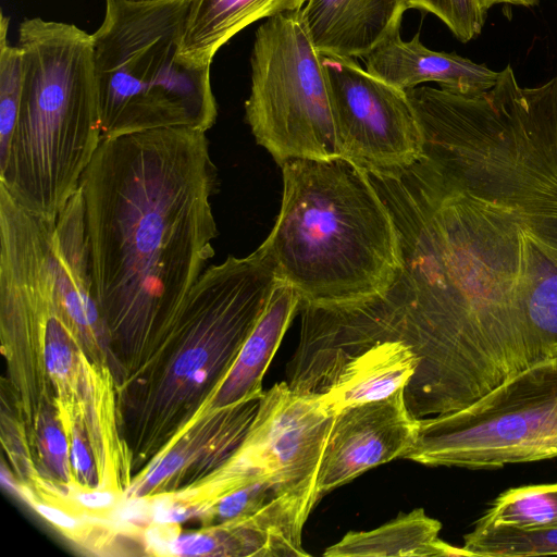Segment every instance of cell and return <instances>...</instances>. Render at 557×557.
<instances>
[{
    "label": "cell",
    "instance_id": "30bf717a",
    "mask_svg": "<svg viewBox=\"0 0 557 557\" xmlns=\"http://www.w3.org/2000/svg\"><path fill=\"white\" fill-rule=\"evenodd\" d=\"M408 0H307L301 17L322 55L366 58L399 33Z\"/></svg>",
    "mask_w": 557,
    "mask_h": 557
},
{
    "label": "cell",
    "instance_id": "cb8c5ba5",
    "mask_svg": "<svg viewBox=\"0 0 557 557\" xmlns=\"http://www.w3.org/2000/svg\"><path fill=\"white\" fill-rule=\"evenodd\" d=\"M69 462L77 476L85 482L91 481L92 460L83 438L77 433H74L71 438Z\"/></svg>",
    "mask_w": 557,
    "mask_h": 557
},
{
    "label": "cell",
    "instance_id": "d4e9b609",
    "mask_svg": "<svg viewBox=\"0 0 557 557\" xmlns=\"http://www.w3.org/2000/svg\"><path fill=\"white\" fill-rule=\"evenodd\" d=\"M150 512L156 523L176 524L190 518L193 509L161 500L152 505Z\"/></svg>",
    "mask_w": 557,
    "mask_h": 557
},
{
    "label": "cell",
    "instance_id": "d6986e66",
    "mask_svg": "<svg viewBox=\"0 0 557 557\" xmlns=\"http://www.w3.org/2000/svg\"><path fill=\"white\" fill-rule=\"evenodd\" d=\"M410 9L434 14L462 42L480 35L485 14L478 0H408Z\"/></svg>",
    "mask_w": 557,
    "mask_h": 557
},
{
    "label": "cell",
    "instance_id": "5b68a950",
    "mask_svg": "<svg viewBox=\"0 0 557 557\" xmlns=\"http://www.w3.org/2000/svg\"><path fill=\"white\" fill-rule=\"evenodd\" d=\"M189 0H107L91 35L101 139L157 128L209 131L218 117L210 65L180 58Z\"/></svg>",
    "mask_w": 557,
    "mask_h": 557
},
{
    "label": "cell",
    "instance_id": "4fadbf2b",
    "mask_svg": "<svg viewBox=\"0 0 557 557\" xmlns=\"http://www.w3.org/2000/svg\"><path fill=\"white\" fill-rule=\"evenodd\" d=\"M419 360L403 342L375 343L346 361L322 403L334 413L342 408L387 398L405 388Z\"/></svg>",
    "mask_w": 557,
    "mask_h": 557
},
{
    "label": "cell",
    "instance_id": "f546056e",
    "mask_svg": "<svg viewBox=\"0 0 557 557\" xmlns=\"http://www.w3.org/2000/svg\"><path fill=\"white\" fill-rule=\"evenodd\" d=\"M478 2L481 10L486 13L494 4L509 3L515 5L532 7L537 2V0H478Z\"/></svg>",
    "mask_w": 557,
    "mask_h": 557
},
{
    "label": "cell",
    "instance_id": "5bb4252c",
    "mask_svg": "<svg viewBox=\"0 0 557 557\" xmlns=\"http://www.w3.org/2000/svg\"><path fill=\"white\" fill-rule=\"evenodd\" d=\"M307 0H189L180 58L211 64L214 54L242 29L280 13L300 10Z\"/></svg>",
    "mask_w": 557,
    "mask_h": 557
},
{
    "label": "cell",
    "instance_id": "8992f818",
    "mask_svg": "<svg viewBox=\"0 0 557 557\" xmlns=\"http://www.w3.org/2000/svg\"><path fill=\"white\" fill-rule=\"evenodd\" d=\"M557 457V350L467 407L419 419L401 458L470 470Z\"/></svg>",
    "mask_w": 557,
    "mask_h": 557
},
{
    "label": "cell",
    "instance_id": "52a82bcc",
    "mask_svg": "<svg viewBox=\"0 0 557 557\" xmlns=\"http://www.w3.org/2000/svg\"><path fill=\"white\" fill-rule=\"evenodd\" d=\"M250 65L245 116L257 144L280 166L341 157L327 77L300 10L258 27Z\"/></svg>",
    "mask_w": 557,
    "mask_h": 557
},
{
    "label": "cell",
    "instance_id": "7a4b0ae2",
    "mask_svg": "<svg viewBox=\"0 0 557 557\" xmlns=\"http://www.w3.org/2000/svg\"><path fill=\"white\" fill-rule=\"evenodd\" d=\"M94 295L115 329L175 323L214 256L218 170L206 132L157 128L101 139L85 170Z\"/></svg>",
    "mask_w": 557,
    "mask_h": 557
},
{
    "label": "cell",
    "instance_id": "4dcf8cb0",
    "mask_svg": "<svg viewBox=\"0 0 557 557\" xmlns=\"http://www.w3.org/2000/svg\"><path fill=\"white\" fill-rule=\"evenodd\" d=\"M1 483L3 486L9 488L10 491L17 492V487H16L15 483L13 482L12 478H10V475L7 474L4 469L1 470Z\"/></svg>",
    "mask_w": 557,
    "mask_h": 557
},
{
    "label": "cell",
    "instance_id": "7402d4cb",
    "mask_svg": "<svg viewBox=\"0 0 557 557\" xmlns=\"http://www.w3.org/2000/svg\"><path fill=\"white\" fill-rule=\"evenodd\" d=\"M206 346L196 345L183 351L173 364V372L178 377L191 380V377L203 369L209 360Z\"/></svg>",
    "mask_w": 557,
    "mask_h": 557
},
{
    "label": "cell",
    "instance_id": "7c38bea8",
    "mask_svg": "<svg viewBox=\"0 0 557 557\" xmlns=\"http://www.w3.org/2000/svg\"><path fill=\"white\" fill-rule=\"evenodd\" d=\"M300 305L294 287L277 280L261 317L223 377L219 406L236 407L261 399L263 375Z\"/></svg>",
    "mask_w": 557,
    "mask_h": 557
},
{
    "label": "cell",
    "instance_id": "6da1fadb",
    "mask_svg": "<svg viewBox=\"0 0 557 557\" xmlns=\"http://www.w3.org/2000/svg\"><path fill=\"white\" fill-rule=\"evenodd\" d=\"M408 214L448 370L480 397L557 350V92L448 94Z\"/></svg>",
    "mask_w": 557,
    "mask_h": 557
},
{
    "label": "cell",
    "instance_id": "e0dca14e",
    "mask_svg": "<svg viewBox=\"0 0 557 557\" xmlns=\"http://www.w3.org/2000/svg\"><path fill=\"white\" fill-rule=\"evenodd\" d=\"M465 557H527L557 555V528L519 529L474 524L463 535Z\"/></svg>",
    "mask_w": 557,
    "mask_h": 557
},
{
    "label": "cell",
    "instance_id": "277c9868",
    "mask_svg": "<svg viewBox=\"0 0 557 557\" xmlns=\"http://www.w3.org/2000/svg\"><path fill=\"white\" fill-rule=\"evenodd\" d=\"M23 88L0 156V185L25 210L55 220L101 141L92 36L73 24L24 20Z\"/></svg>",
    "mask_w": 557,
    "mask_h": 557
},
{
    "label": "cell",
    "instance_id": "603a6c76",
    "mask_svg": "<svg viewBox=\"0 0 557 557\" xmlns=\"http://www.w3.org/2000/svg\"><path fill=\"white\" fill-rule=\"evenodd\" d=\"M185 461L181 451H170L148 471L145 476L144 487L151 488L174 474Z\"/></svg>",
    "mask_w": 557,
    "mask_h": 557
},
{
    "label": "cell",
    "instance_id": "9c48e42d",
    "mask_svg": "<svg viewBox=\"0 0 557 557\" xmlns=\"http://www.w3.org/2000/svg\"><path fill=\"white\" fill-rule=\"evenodd\" d=\"M404 389L335 412L318 474V500L411 447L419 419L408 410Z\"/></svg>",
    "mask_w": 557,
    "mask_h": 557
},
{
    "label": "cell",
    "instance_id": "484cf974",
    "mask_svg": "<svg viewBox=\"0 0 557 557\" xmlns=\"http://www.w3.org/2000/svg\"><path fill=\"white\" fill-rule=\"evenodd\" d=\"M79 506L89 510H104L115 503V495L109 491L92 490L79 492L75 496Z\"/></svg>",
    "mask_w": 557,
    "mask_h": 557
},
{
    "label": "cell",
    "instance_id": "83f0119b",
    "mask_svg": "<svg viewBox=\"0 0 557 557\" xmlns=\"http://www.w3.org/2000/svg\"><path fill=\"white\" fill-rule=\"evenodd\" d=\"M35 508L42 518L59 529L70 531L78 525V521L73 516L60 508L47 504H36Z\"/></svg>",
    "mask_w": 557,
    "mask_h": 557
},
{
    "label": "cell",
    "instance_id": "ac0fdd59",
    "mask_svg": "<svg viewBox=\"0 0 557 557\" xmlns=\"http://www.w3.org/2000/svg\"><path fill=\"white\" fill-rule=\"evenodd\" d=\"M9 17L0 21V156L10 144L23 88V61L18 46L8 42Z\"/></svg>",
    "mask_w": 557,
    "mask_h": 557
},
{
    "label": "cell",
    "instance_id": "ffe728a7",
    "mask_svg": "<svg viewBox=\"0 0 557 557\" xmlns=\"http://www.w3.org/2000/svg\"><path fill=\"white\" fill-rule=\"evenodd\" d=\"M44 451L49 462L61 476H66L70 445L63 432L53 423L44 428L41 434Z\"/></svg>",
    "mask_w": 557,
    "mask_h": 557
},
{
    "label": "cell",
    "instance_id": "9a60e30c",
    "mask_svg": "<svg viewBox=\"0 0 557 557\" xmlns=\"http://www.w3.org/2000/svg\"><path fill=\"white\" fill-rule=\"evenodd\" d=\"M442 524L417 508L370 531H349L323 553L325 557L465 556L461 547L438 536Z\"/></svg>",
    "mask_w": 557,
    "mask_h": 557
},
{
    "label": "cell",
    "instance_id": "2e32d148",
    "mask_svg": "<svg viewBox=\"0 0 557 557\" xmlns=\"http://www.w3.org/2000/svg\"><path fill=\"white\" fill-rule=\"evenodd\" d=\"M476 523L519 529L557 528V482L503 492Z\"/></svg>",
    "mask_w": 557,
    "mask_h": 557
},
{
    "label": "cell",
    "instance_id": "3957f363",
    "mask_svg": "<svg viewBox=\"0 0 557 557\" xmlns=\"http://www.w3.org/2000/svg\"><path fill=\"white\" fill-rule=\"evenodd\" d=\"M283 197L262 243L278 280L304 306L363 300L391 287L403 268L394 216L368 171L344 157L281 165Z\"/></svg>",
    "mask_w": 557,
    "mask_h": 557
},
{
    "label": "cell",
    "instance_id": "1f68e13d",
    "mask_svg": "<svg viewBox=\"0 0 557 557\" xmlns=\"http://www.w3.org/2000/svg\"><path fill=\"white\" fill-rule=\"evenodd\" d=\"M127 4H153V3H160L165 1H172V0H114Z\"/></svg>",
    "mask_w": 557,
    "mask_h": 557
},
{
    "label": "cell",
    "instance_id": "8fae6325",
    "mask_svg": "<svg viewBox=\"0 0 557 557\" xmlns=\"http://www.w3.org/2000/svg\"><path fill=\"white\" fill-rule=\"evenodd\" d=\"M363 59L369 73L401 90L433 82L442 89L473 96L491 90L499 76V72L457 53L426 48L419 33L410 40L396 33Z\"/></svg>",
    "mask_w": 557,
    "mask_h": 557
},
{
    "label": "cell",
    "instance_id": "ba28073f",
    "mask_svg": "<svg viewBox=\"0 0 557 557\" xmlns=\"http://www.w3.org/2000/svg\"><path fill=\"white\" fill-rule=\"evenodd\" d=\"M341 157L368 172L395 173L418 162L423 136L405 90L354 59L322 55Z\"/></svg>",
    "mask_w": 557,
    "mask_h": 557
},
{
    "label": "cell",
    "instance_id": "f1b7e54d",
    "mask_svg": "<svg viewBox=\"0 0 557 557\" xmlns=\"http://www.w3.org/2000/svg\"><path fill=\"white\" fill-rule=\"evenodd\" d=\"M148 511L147 506L140 500H128L119 507L116 518L120 521L136 522L141 521Z\"/></svg>",
    "mask_w": 557,
    "mask_h": 557
},
{
    "label": "cell",
    "instance_id": "44dd1931",
    "mask_svg": "<svg viewBox=\"0 0 557 557\" xmlns=\"http://www.w3.org/2000/svg\"><path fill=\"white\" fill-rule=\"evenodd\" d=\"M221 549L219 537L202 533H185L176 535L172 541L169 554L176 556H200Z\"/></svg>",
    "mask_w": 557,
    "mask_h": 557
},
{
    "label": "cell",
    "instance_id": "4316f807",
    "mask_svg": "<svg viewBox=\"0 0 557 557\" xmlns=\"http://www.w3.org/2000/svg\"><path fill=\"white\" fill-rule=\"evenodd\" d=\"M172 525L173 524L157 523V525L147 531V544L151 549H154L156 553L169 554L170 545L177 535Z\"/></svg>",
    "mask_w": 557,
    "mask_h": 557
}]
</instances>
